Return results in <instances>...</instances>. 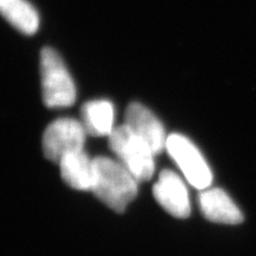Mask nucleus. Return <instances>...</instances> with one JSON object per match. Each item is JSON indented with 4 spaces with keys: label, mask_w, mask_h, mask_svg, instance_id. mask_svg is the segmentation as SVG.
Here are the masks:
<instances>
[{
    "label": "nucleus",
    "mask_w": 256,
    "mask_h": 256,
    "mask_svg": "<svg viewBox=\"0 0 256 256\" xmlns=\"http://www.w3.org/2000/svg\"><path fill=\"white\" fill-rule=\"evenodd\" d=\"M94 160V183L92 191L115 212H124L138 194V180L119 162L98 156Z\"/></svg>",
    "instance_id": "f257e3e1"
},
{
    "label": "nucleus",
    "mask_w": 256,
    "mask_h": 256,
    "mask_svg": "<svg viewBox=\"0 0 256 256\" xmlns=\"http://www.w3.org/2000/svg\"><path fill=\"white\" fill-rule=\"evenodd\" d=\"M40 81L44 104L49 108H66L76 100V87L58 52L49 46L40 51Z\"/></svg>",
    "instance_id": "f03ea898"
},
{
    "label": "nucleus",
    "mask_w": 256,
    "mask_h": 256,
    "mask_svg": "<svg viewBox=\"0 0 256 256\" xmlns=\"http://www.w3.org/2000/svg\"><path fill=\"white\" fill-rule=\"evenodd\" d=\"M110 147L138 182H146L154 174V153L126 124L110 134Z\"/></svg>",
    "instance_id": "7ed1b4c3"
},
{
    "label": "nucleus",
    "mask_w": 256,
    "mask_h": 256,
    "mask_svg": "<svg viewBox=\"0 0 256 256\" xmlns=\"http://www.w3.org/2000/svg\"><path fill=\"white\" fill-rule=\"evenodd\" d=\"M166 151L183 172L186 180L198 190H206L212 183V174L196 146L182 134H171L166 140Z\"/></svg>",
    "instance_id": "20e7f679"
},
{
    "label": "nucleus",
    "mask_w": 256,
    "mask_h": 256,
    "mask_svg": "<svg viewBox=\"0 0 256 256\" xmlns=\"http://www.w3.org/2000/svg\"><path fill=\"white\" fill-rule=\"evenodd\" d=\"M86 132L82 122L63 118L46 127L43 136V152L46 159L60 164L64 156L83 151Z\"/></svg>",
    "instance_id": "39448f33"
},
{
    "label": "nucleus",
    "mask_w": 256,
    "mask_h": 256,
    "mask_svg": "<svg viewBox=\"0 0 256 256\" xmlns=\"http://www.w3.org/2000/svg\"><path fill=\"white\" fill-rule=\"evenodd\" d=\"M153 196L176 218L190 216L191 204L188 188L180 177L171 170L160 172L158 182L153 186Z\"/></svg>",
    "instance_id": "423d86ee"
},
{
    "label": "nucleus",
    "mask_w": 256,
    "mask_h": 256,
    "mask_svg": "<svg viewBox=\"0 0 256 256\" xmlns=\"http://www.w3.org/2000/svg\"><path fill=\"white\" fill-rule=\"evenodd\" d=\"M126 124L133 133L140 136L151 147L154 154H159L166 148L165 128L158 118L145 106L130 104L126 110Z\"/></svg>",
    "instance_id": "0eeeda50"
},
{
    "label": "nucleus",
    "mask_w": 256,
    "mask_h": 256,
    "mask_svg": "<svg viewBox=\"0 0 256 256\" xmlns=\"http://www.w3.org/2000/svg\"><path fill=\"white\" fill-rule=\"evenodd\" d=\"M203 216L208 220L220 224H240L243 215L232 198L222 188H206L198 196Z\"/></svg>",
    "instance_id": "6e6552de"
},
{
    "label": "nucleus",
    "mask_w": 256,
    "mask_h": 256,
    "mask_svg": "<svg viewBox=\"0 0 256 256\" xmlns=\"http://www.w3.org/2000/svg\"><path fill=\"white\" fill-rule=\"evenodd\" d=\"M60 176L70 188L80 191H92L94 183V160L84 152L69 154L60 160Z\"/></svg>",
    "instance_id": "1a4fd4ad"
},
{
    "label": "nucleus",
    "mask_w": 256,
    "mask_h": 256,
    "mask_svg": "<svg viewBox=\"0 0 256 256\" xmlns=\"http://www.w3.org/2000/svg\"><path fill=\"white\" fill-rule=\"evenodd\" d=\"M82 124L92 136H104L114 130V107L107 100L89 101L82 106Z\"/></svg>",
    "instance_id": "9d476101"
},
{
    "label": "nucleus",
    "mask_w": 256,
    "mask_h": 256,
    "mask_svg": "<svg viewBox=\"0 0 256 256\" xmlns=\"http://www.w3.org/2000/svg\"><path fill=\"white\" fill-rule=\"evenodd\" d=\"M0 14L24 34H36L40 16L26 0H0Z\"/></svg>",
    "instance_id": "9b49d317"
}]
</instances>
